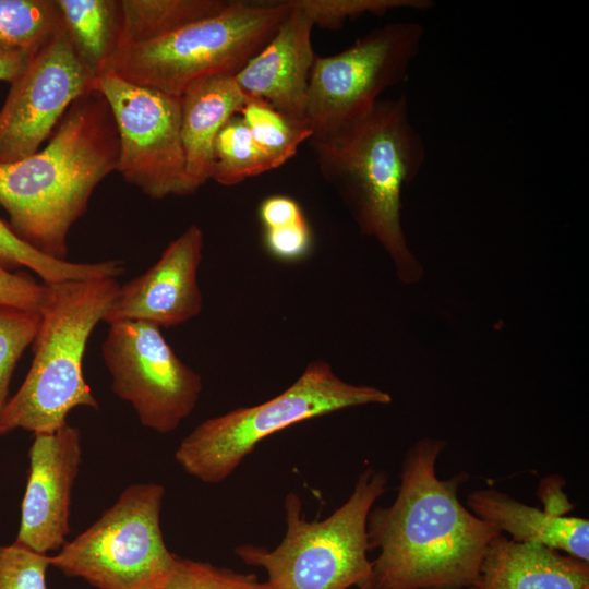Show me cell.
<instances>
[{
  "label": "cell",
  "mask_w": 589,
  "mask_h": 589,
  "mask_svg": "<svg viewBox=\"0 0 589 589\" xmlns=\"http://www.w3.org/2000/svg\"><path fill=\"white\" fill-rule=\"evenodd\" d=\"M446 442L425 437L406 453L394 502L372 508L366 522L373 589L476 587L485 551L502 534L458 498L460 472L440 479L436 464Z\"/></svg>",
  "instance_id": "obj_1"
},
{
  "label": "cell",
  "mask_w": 589,
  "mask_h": 589,
  "mask_svg": "<svg viewBox=\"0 0 589 589\" xmlns=\"http://www.w3.org/2000/svg\"><path fill=\"white\" fill-rule=\"evenodd\" d=\"M118 157L110 107L94 89L72 103L41 151L0 164V205L11 228L43 254L67 260L69 231Z\"/></svg>",
  "instance_id": "obj_2"
},
{
  "label": "cell",
  "mask_w": 589,
  "mask_h": 589,
  "mask_svg": "<svg viewBox=\"0 0 589 589\" xmlns=\"http://www.w3.org/2000/svg\"><path fill=\"white\" fill-rule=\"evenodd\" d=\"M312 146L321 175L361 232L383 247L401 279H416L419 265L401 226V194L421 171L426 149L406 96L380 99L361 119Z\"/></svg>",
  "instance_id": "obj_3"
},
{
  "label": "cell",
  "mask_w": 589,
  "mask_h": 589,
  "mask_svg": "<svg viewBox=\"0 0 589 589\" xmlns=\"http://www.w3.org/2000/svg\"><path fill=\"white\" fill-rule=\"evenodd\" d=\"M119 284L116 278L45 284L31 369L0 417V435L16 429L51 433L77 407L99 405L83 374L88 338L103 321Z\"/></svg>",
  "instance_id": "obj_4"
},
{
  "label": "cell",
  "mask_w": 589,
  "mask_h": 589,
  "mask_svg": "<svg viewBox=\"0 0 589 589\" xmlns=\"http://www.w3.org/2000/svg\"><path fill=\"white\" fill-rule=\"evenodd\" d=\"M387 482L385 471L365 468L348 500L313 521L305 518L299 495L289 492L281 542L272 550L241 544L235 553L247 565L264 569L274 589H373L366 522Z\"/></svg>",
  "instance_id": "obj_5"
},
{
  "label": "cell",
  "mask_w": 589,
  "mask_h": 589,
  "mask_svg": "<svg viewBox=\"0 0 589 589\" xmlns=\"http://www.w3.org/2000/svg\"><path fill=\"white\" fill-rule=\"evenodd\" d=\"M289 10L287 0L228 1L217 14L119 49L105 73L180 97L200 79L235 77L272 39Z\"/></svg>",
  "instance_id": "obj_6"
},
{
  "label": "cell",
  "mask_w": 589,
  "mask_h": 589,
  "mask_svg": "<svg viewBox=\"0 0 589 589\" xmlns=\"http://www.w3.org/2000/svg\"><path fill=\"white\" fill-rule=\"evenodd\" d=\"M390 401L386 392L348 383L327 362L315 361L279 395L201 422L180 442L175 458L193 478L220 483L263 440L281 430L346 408Z\"/></svg>",
  "instance_id": "obj_7"
},
{
  "label": "cell",
  "mask_w": 589,
  "mask_h": 589,
  "mask_svg": "<svg viewBox=\"0 0 589 589\" xmlns=\"http://www.w3.org/2000/svg\"><path fill=\"white\" fill-rule=\"evenodd\" d=\"M164 496L159 483L129 485L93 525L49 556L50 566L98 589H164L178 556L160 528Z\"/></svg>",
  "instance_id": "obj_8"
},
{
  "label": "cell",
  "mask_w": 589,
  "mask_h": 589,
  "mask_svg": "<svg viewBox=\"0 0 589 589\" xmlns=\"http://www.w3.org/2000/svg\"><path fill=\"white\" fill-rule=\"evenodd\" d=\"M423 36L419 22L397 21L371 29L336 55L316 56L306 101L311 144L325 142L358 121L386 89L402 83Z\"/></svg>",
  "instance_id": "obj_9"
},
{
  "label": "cell",
  "mask_w": 589,
  "mask_h": 589,
  "mask_svg": "<svg viewBox=\"0 0 589 589\" xmlns=\"http://www.w3.org/2000/svg\"><path fill=\"white\" fill-rule=\"evenodd\" d=\"M119 136L117 171L151 199L191 195L181 139L180 97L133 84L112 72L95 80Z\"/></svg>",
  "instance_id": "obj_10"
},
{
  "label": "cell",
  "mask_w": 589,
  "mask_h": 589,
  "mask_svg": "<svg viewBox=\"0 0 589 589\" xmlns=\"http://www.w3.org/2000/svg\"><path fill=\"white\" fill-rule=\"evenodd\" d=\"M101 352L113 393L132 405L143 426L170 433L194 410L202 377L177 357L160 327L142 321L110 324Z\"/></svg>",
  "instance_id": "obj_11"
},
{
  "label": "cell",
  "mask_w": 589,
  "mask_h": 589,
  "mask_svg": "<svg viewBox=\"0 0 589 589\" xmlns=\"http://www.w3.org/2000/svg\"><path fill=\"white\" fill-rule=\"evenodd\" d=\"M95 80L63 28L32 56L25 71L11 84L0 110V164L37 153L72 103L95 89Z\"/></svg>",
  "instance_id": "obj_12"
},
{
  "label": "cell",
  "mask_w": 589,
  "mask_h": 589,
  "mask_svg": "<svg viewBox=\"0 0 589 589\" xmlns=\"http://www.w3.org/2000/svg\"><path fill=\"white\" fill-rule=\"evenodd\" d=\"M81 461V433L76 426L67 422L51 433L35 435L15 542L43 554L63 546Z\"/></svg>",
  "instance_id": "obj_13"
},
{
  "label": "cell",
  "mask_w": 589,
  "mask_h": 589,
  "mask_svg": "<svg viewBox=\"0 0 589 589\" xmlns=\"http://www.w3.org/2000/svg\"><path fill=\"white\" fill-rule=\"evenodd\" d=\"M203 244L202 229L191 225L145 273L119 286L103 321H142L167 328L197 316L203 306L197 283Z\"/></svg>",
  "instance_id": "obj_14"
},
{
  "label": "cell",
  "mask_w": 589,
  "mask_h": 589,
  "mask_svg": "<svg viewBox=\"0 0 589 589\" xmlns=\"http://www.w3.org/2000/svg\"><path fill=\"white\" fill-rule=\"evenodd\" d=\"M290 8L275 35L237 73L235 80L250 98L269 104L294 123L309 125L308 89L316 58L309 16L287 0Z\"/></svg>",
  "instance_id": "obj_15"
},
{
  "label": "cell",
  "mask_w": 589,
  "mask_h": 589,
  "mask_svg": "<svg viewBox=\"0 0 589 589\" xmlns=\"http://www.w3.org/2000/svg\"><path fill=\"white\" fill-rule=\"evenodd\" d=\"M477 589H589V562L502 534L489 544Z\"/></svg>",
  "instance_id": "obj_16"
},
{
  "label": "cell",
  "mask_w": 589,
  "mask_h": 589,
  "mask_svg": "<svg viewBox=\"0 0 589 589\" xmlns=\"http://www.w3.org/2000/svg\"><path fill=\"white\" fill-rule=\"evenodd\" d=\"M249 98L229 75L200 79L180 96L185 169L194 192L212 179L218 132L231 117L239 115Z\"/></svg>",
  "instance_id": "obj_17"
},
{
  "label": "cell",
  "mask_w": 589,
  "mask_h": 589,
  "mask_svg": "<svg viewBox=\"0 0 589 589\" xmlns=\"http://www.w3.org/2000/svg\"><path fill=\"white\" fill-rule=\"evenodd\" d=\"M467 507L516 542L539 543L589 562V520L541 510L488 488L472 491Z\"/></svg>",
  "instance_id": "obj_18"
},
{
  "label": "cell",
  "mask_w": 589,
  "mask_h": 589,
  "mask_svg": "<svg viewBox=\"0 0 589 589\" xmlns=\"http://www.w3.org/2000/svg\"><path fill=\"white\" fill-rule=\"evenodd\" d=\"M63 28L83 65L103 75L119 49L121 0H56Z\"/></svg>",
  "instance_id": "obj_19"
},
{
  "label": "cell",
  "mask_w": 589,
  "mask_h": 589,
  "mask_svg": "<svg viewBox=\"0 0 589 589\" xmlns=\"http://www.w3.org/2000/svg\"><path fill=\"white\" fill-rule=\"evenodd\" d=\"M227 2L223 0H121L119 49L151 41L190 23L217 14L227 5Z\"/></svg>",
  "instance_id": "obj_20"
},
{
  "label": "cell",
  "mask_w": 589,
  "mask_h": 589,
  "mask_svg": "<svg viewBox=\"0 0 589 589\" xmlns=\"http://www.w3.org/2000/svg\"><path fill=\"white\" fill-rule=\"evenodd\" d=\"M0 266L11 272L19 267H27L36 273L44 284L73 279L116 278L124 272L123 262L118 260L76 263L45 255L21 239L2 219H0Z\"/></svg>",
  "instance_id": "obj_21"
},
{
  "label": "cell",
  "mask_w": 589,
  "mask_h": 589,
  "mask_svg": "<svg viewBox=\"0 0 589 589\" xmlns=\"http://www.w3.org/2000/svg\"><path fill=\"white\" fill-rule=\"evenodd\" d=\"M63 29L56 0H0V46L36 53Z\"/></svg>",
  "instance_id": "obj_22"
},
{
  "label": "cell",
  "mask_w": 589,
  "mask_h": 589,
  "mask_svg": "<svg viewBox=\"0 0 589 589\" xmlns=\"http://www.w3.org/2000/svg\"><path fill=\"white\" fill-rule=\"evenodd\" d=\"M269 170L272 164L244 120L239 115L231 117L214 143L212 179L229 187Z\"/></svg>",
  "instance_id": "obj_23"
},
{
  "label": "cell",
  "mask_w": 589,
  "mask_h": 589,
  "mask_svg": "<svg viewBox=\"0 0 589 589\" xmlns=\"http://www.w3.org/2000/svg\"><path fill=\"white\" fill-rule=\"evenodd\" d=\"M254 141L276 169L292 158L310 140V127L292 122L264 100L249 98L239 112Z\"/></svg>",
  "instance_id": "obj_24"
},
{
  "label": "cell",
  "mask_w": 589,
  "mask_h": 589,
  "mask_svg": "<svg viewBox=\"0 0 589 589\" xmlns=\"http://www.w3.org/2000/svg\"><path fill=\"white\" fill-rule=\"evenodd\" d=\"M302 10L314 26L329 31L342 27L348 20L366 14L384 15L394 10L424 11L433 7L430 0H290Z\"/></svg>",
  "instance_id": "obj_25"
},
{
  "label": "cell",
  "mask_w": 589,
  "mask_h": 589,
  "mask_svg": "<svg viewBox=\"0 0 589 589\" xmlns=\"http://www.w3.org/2000/svg\"><path fill=\"white\" fill-rule=\"evenodd\" d=\"M40 324L38 311L0 304V417L9 400L14 369L34 342Z\"/></svg>",
  "instance_id": "obj_26"
},
{
  "label": "cell",
  "mask_w": 589,
  "mask_h": 589,
  "mask_svg": "<svg viewBox=\"0 0 589 589\" xmlns=\"http://www.w3.org/2000/svg\"><path fill=\"white\" fill-rule=\"evenodd\" d=\"M164 589H274L255 574H244L208 562L177 556L175 572Z\"/></svg>",
  "instance_id": "obj_27"
},
{
  "label": "cell",
  "mask_w": 589,
  "mask_h": 589,
  "mask_svg": "<svg viewBox=\"0 0 589 589\" xmlns=\"http://www.w3.org/2000/svg\"><path fill=\"white\" fill-rule=\"evenodd\" d=\"M49 556L14 542L0 545V589H47Z\"/></svg>",
  "instance_id": "obj_28"
},
{
  "label": "cell",
  "mask_w": 589,
  "mask_h": 589,
  "mask_svg": "<svg viewBox=\"0 0 589 589\" xmlns=\"http://www.w3.org/2000/svg\"><path fill=\"white\" fill-rule=\"evenodd\" d=\"M45 284L36 283L26 274L13 273L0 266V304L20 309L40 310Z\"/></svg>",
  "instance_id": "obj_29"
},
{
  "label": "cell",
  "mask_w": 589,
  "mask_h": 589,
  "mask_svg": "<svg viewBox=\"0 0 589 589\" xmlns=\"http://www.w3.org/2000/svg\"><path fill=\"white\" fill-rule=\"evenodd\" d=\"M265 244L272 255L284 261L303 257L311 245V233L306 220L266 229Z\"/></svg>",
  "instance_id": "obj_30"
},
{
  "label": "cell",
  "mask_w": 589,
  "mask_h": 589,
  "mask_svg": "<svg viewBox=\"0 0 589 589\" xmlns=\"http://www.w3.org/2000/svg\"><path fill=\"white\" fill-rule=\"evenodd\" d=\"M259 215L266 229L305 220L298 203L283 195H274L265 199L260 206Z\"/></svg>",
  "instance_id": "obj_31"
},
{
  "label": "cell",
  "mask_w": 589,
  "mask_h": 589,
  "mask_svg": "<svg viewBox=\"0 0 589 589\" xmlns=\"http://www.w3.org/2000/svg\"><path fill=\"white\" fill-rule=\"evenodd\" d=\"M33 55L0 46V81L15 82L25 71Z\"/></svg>",
  "instance_id": "obj_32"
},
{
  "label": "cell",
  "mask_w": 589,
  "mask_h": 589,
  "mask_svg": "<svg viewBox=\"0 0 589 589\" xmlns=\"http://www.w3.org/2000/svg\"><path fill=\"white\" fill-rule=\"evenodd\" d=\"M468 589H477V587H471V588H468Z\"/></svg>",
  "instance_id": "obj_33"
}]
</instances>
